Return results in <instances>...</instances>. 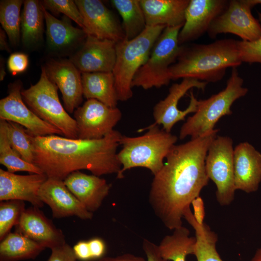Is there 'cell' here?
Instances as JSON below:
<instances>
[{
	"label": "cell",
	"instance_id": "cell-1",
	"mask_svg": "<svg viewBox=\"0 0 261 261\" xmlns=\"http://www.w3.org/2000/svg\"><path fill=\"white\" fill-rule=\"evenodd\" d=\"M214 129L184 144L174 145L151 183L148 201L158 218L168 229L183 226L185 210L208 183L205 160L217 136Z\"/></svg>",
	"mask_w": 261,
	"mask_h": 261
},
{
	"label": "cell",
	"instance_id": "cell-2",
	"mask_svg": "<svg viewBox=\"0 0 261 261\" xmlns=\"http://www.w3.org/2000/svg\"><path fill=\"white\" fill-rule=\"evenodd\" d=\"M29 135L33 164L48 178L64 180L71 173L81 170L98 176L117 175L121 169L117 149L122 135L118 130H114L103 138L94 140Z\"/></svg>",
	"mask_w": 261,
	"mask_h": 261
},
{
	"label": "cell",
	"instance_id": "cell-3",
	"mask_svg": "<svg viewBox=\"0 0 261 261\" xmlns=\"http://www.w3.org/2000/svg\"><path fill=\"white\" fill-rule=\"evenodd\" d=\"M242 63L238 40L221 39L208 44L182 45L169 72L171 80L188 78L215 83L224 77L228 68L237 67Z\"/></svg>",
	"mask_w": 261,
	"mask_h": 261
},
{
	"label": "cell",
	"instance_id": "cell-4",
	"mask_svg": "<svg viewBox=\"0 0 261 261\" xmlns=\"http://www.w3.org/2000/svg\"><path fill=\"white\" fill-rule=\"evenodd\" d=\"M145 129L147 131L142 135H122L121 137L122 148L117 153V158L121 169L117 178H123L124 173L132 168H145L155 175L163 167L164 159L175 145L177 137L157 125L152 124Z\"/></svg>",
	"mask_w": 261,
	"mask_h": 261
},
{
	"label": "cell",
	"instance_id": "cell-5",
	"mask_svg": "<svg viewBox=\"0 0 261 261\" xmlns=\"http://www.w3.org/2000/svg\"><path fill=\"white\" fill-rule=\"evenodd\" d=\"M166 28L148 26L131 40L116 43V59L113 70L118 101H126L133 96L131 83L138 70L147 60L157 39Z\"/></svg>",
	"mask_w": 261,
	"mask_h": 261
},
{
	"label": "cell",
	"instance_id": "cell-6",
	"mask_svg": "<svg viewBox=\"0 0 261 261\" xmlns=\"http://www.w3.org/2000/svg\"><path fill=\"white\" fill-rule=\"evenodd\" d=\"M243 83L236 67L232 68L224 89L207 99L198 100L196 112L188 117L180 129L179 138H196L213 130L220 118L232 114L231 107L234 102L247 93Z\"/></svg>",
	"mask_w": 261,
	"mask_h": 261
},
{
	"label": "cell",
	"instance_id": "cell-7",
	"mask_svg": "<svg viewBox=\"0 0 261 261\" xmlns=\"http://www.w3.org/2000/svg\"><path fill=\"white\" fill-rule=\"evenodd\" d=\"M58 90L42 67L39 81L29 88L22 89L21 95L24 102L34 114L60 130L64 137L78 138L76 120L61 103Z\"/></svg>",
	"mask_w": 261,
	"mask_h": 261
},
{
	"label": "cell",
	"instance_id": "cell-8",
	"mask_svg": "<svg viewBox=\"0 0 261 261\" xmlns=\"http://www.w3.org/2000/svg\"><path fill=\"white\" fill-rule=\"evenodd\" d=\"M182 26L166 27L155 43L145 63L135 74L131 87L144 89L160 88L171 80L169 68L179 55L178 34Z\"/></svg>",
	"mask_w": 261,
	"mask_h": 261
},
{
	"label": "cell",
	"instance_id": "cell-9",
	"mask_svg": "<svg viewBox=\"0 0 261 261\" xmlns=\"http://www.w3.org/2000/svg\"><path fill=\"white\" fill-rule=\"evenodd\" d=\"M233 151L232 138L217 135L211 143L205 158L207 175L215 183L217 200L222 206L230 204L234 198Z\"/></svg>",
	"mask_w": 261,
	"mask_h": 261
},
{
	"label": "cell",
	"instance_id": "cell-10",
	"mask_svg": "<svg viewBox=\"0 0 261 261\" xmlns=\"http://www.w3.org/2000/svg\"><path fill=\"white\" fill-rule=\"evenodd\" d=\"M248 0H229L226 10L211 24L208 31L214 39L221 33H231L242 41H254L261 37V24L252 14Z\"/></svg>",
	"mask_w": 261,
	"mask_h": 261
},
{
	"label": "cell",
	"instance_id": "cell-11",
	"mask_svg": "<svg viewBox=\"0 0 261 261\" xmlns=\"http://www.w3.org/2000/svg\"><path fill=\"white\" fill-rule=\"evenodd\" d=\"M22 88L20 80L9 84L8 95L0 100V119L22 126L32 136H63L60 130L43 120L28 107L22 97Z\"/></svg>",
	"mask_w": 261,
	"mask_h": 261
},
{
	"label": "cell",
	"instance_id": "cell-12",
	"mask_svg": "<svg viewBox=\"0 0 261 261\" xmlns=\"http://www.w3.org/2000/svg\"><path fill=\"white\" fill-rule=\"evenodd\" d=\"M117 107H109L95 99L87 100L74 112L80 139H100L114 130L122 117Z\"/></svg>",
	"mask_w": 261,
	"mask_h": 261
},
{
	"label": "cell",
	"instance_id": "cell-13",
	"mask_svg": "<svg viewBox=\"0 0 261 261\" xmlns=\"http://www.w3.org/2000/svg\"><path fill=\"white\" fill-rule=\"evenodd\" d=\"M207 83L193 78H183L179 83L173 84L169 88V93L163 100L154 106L153 116L154 125H162V129L171 132L177 122L184 120L189 114L195 113L197 109L198 100L193 92L190 93V102L188 107L181 110L178 108L179 100L191 88L204 91Z\"/></svg>",
	"mask_w": 261,
	"mask_h": 261
},
{
	"label": "cell",
	"instance_id": "cell-14",
	"mask_svg": "<svg viewBox=\"0 0 261 261\" xmlns=\"http://www.w3.org/2000/svg\"><path fill=\"white\" fill-rule=\"evenodd\" d=\"M87 35L117 43L125 39L121 25L112 12L100 0H75Z\"/></svg>",
	"mask_w": 261,
	"mask_h": 261
},
{
	"label": "cell",
	"instance_id": "cell-15",
	"mask_svg": "<svg viewBox=\"0 0 261 261\" xmlns=\"http://www.w3.org/2000/svg\"><path fill=\"white\" fill-rule=\"evenodd\" d=\"M229 0H189L185 22L178 34L180 45L194 41L207 32L214 20L227 8Z\"/></svg>",
	"mask_w": 261,
	"mask_h": 261
},
{
	"label": "cell",
	"instance_id": "cell-16",
	"mask_svg": "<svg viewBox=\"0 0 261 261\" xmlns=\"http://www.w3.org/2000/svg\"><path fill=\"white\" fill-rule=\"evenodd\" d=\"M44 67L49 79L60 90L65 110L74 112L83 101L81 72L70 59H51Z\"/></svg>",
	"mask_w": 261,
	"mask_h": 261
},
{
	"label": "cell",
	"instance_id": "cell-17",
	"mask_svg": "<svg viewBox=\"0 0 261 261\" xmlns=\"http://www.w3.org/2000/svg\"><path fill=\"white\" fill-rule=\"evenodd\" d=\"M116 59V43L87 35L70 60L82 72H112Z\"/></svg>",
	"mask_w": 261,
	"mask_h": 261
},
{
	"label": "cell",
	"instance_id": "cell-18",
	"mask_svg": "<svg viewBox=\"0 0 261 261\" xmlns=\"http://www.w3.org/2000/svg\"><path fill=\"white\" fill-rule=\"evenodd\" d=\"M39 196L50 207L54 218L76 216L87 220L93 217V213L88 211L69 190L63 180L48 178L41 186Z\"/></svg>",
	"mask_w": 261,
	"mask_h": 261
},
{
	"label": "cell",
	"instance_id": "cell-19",
	"mask_svg": "<svg viewBox=\"0 0 261 261\" xmlns=\"http://www.w3.org/2000/svg\"><path fill=\"white\" fill-rule=\"evenodd\" d=\"M14 227L15 232L45 248L52 249L66 243L62 231L38 207L32 206L26 209Z\"/></svg>",
	"mask_w": 261,
	"mask_h": 261
},
{
	"label": "cell",
	"instance_id": "cell-20",
	"mask_svg": "<svg viewBox=\"0 0 261 261\" xmlns=\"http://www.w3.org/2000/svg\"><path fill=\"white\" fill-rule=\"evenodd\" d=\"M48 178L44 174L19 175L0 169V201L20 200L41 208L39 190Z\"/></svg>",
	"mask_w": 261,
	"mask_h": 261
},
{
	"label": "cell",
	"instance_id": "cell-21",
	"mask_svg": "<svg viewBox=\"0 0 261 261\" xmlns=\"http://www.w3.org/2000/svg\"><path fill=\"white\" fill-rule=\"evenodd\" d=\"M233 165L235 189L256 191L261 182V153L248 142L240 143L234 149Z\"/></svg>",
	"mask_w": 261,
	"mask_h": 261
},
{
	"label": "cell",
	"instance_id": "cell-22",
	"mask_svg": "<svg viewBox=\"0 0 261 261\" xmlns=\"http://www.w3.org/2000/svg\"><path fill=\"white\" fill-rule=\"evenodd\" d=\"M63 181L69 190L92 213L100 207L111 187L105 179L79 171L71 173Z\"/></svg>",
	"mask_w": 261,
	"mask_h": 261
},
{
	"label": "cell",
	"instance_id": "cell-23",
	"mask_svg": "<svg viewBox=\"0 0 261 261\" xmlns=\"http://www.w3.org/2000/svg\"><path fill=\"white\" fill-rule=\"evenodd\" d=\"M43 11L47 43L51 51L67 53L83 45L87 36L84 29L73 26L67 20L57 18L44 6Z\"/></svg>",
	"mask_w": 261,
	"mask_h": 261
},
{
	"label": "cell",
	"instance_id": "cell-24",
	"mask_svg": "<svg viewBox=\"0 0 261 261\" xmlns=\"http://www.w3.org/2000/svg\"><path fill=\"white\" fill-rule=\"evenodd\" d=\"M189 0H140L146 26H183Z\"/></svg>",
	"mask_w": 261,
	"mask_h": 261
},
{
	"label": "cell",
	"instance_id": "cell-25",
	"mask_svg": "<svg viewBox=\"0 0 261 261\" xmlns=\"http://www.w3.org/2000/svg\"><path fill=\"white\" fill-rule=\"evenodd\" d=\"M81 77L83 97L116 107L118 100L112 72H82Z\"/></svg>",
	"mask_w": 261,
	"mask_h": 261
},
{
	"label": "cell",
	"instance_id": "cell-26",
	"mask_svg": "<svg viewBox=\"0 0 261 261\" xmlns=\"http://www.w3.org/2000/svg\"><path fill=\"white\" fill-rule=\"evenodd\" d=\"M44 20L41 1L26 0L21 14V40L25 47H32L42 41Z\"/></svg>",
	"mask_w": 261,
	"mask_h": 261
},
{
	"label": "cell",
	"instance_id": "cell-27",
	"mask_svg": "<svg viewBox=\"0 0 261 261\" xmlns=\"http://www.w3.org/2000/svg\"><path fill=\"white\" fill-rule=\"evenodd\" d=\"M197 240L190 236V232L182 226L164 236L158 246L160 256L165 261H186L188 255H194Z\"/></svg>",
	"mask_w": 261,
	"mask_h": 261
},
{
	"label": "cell",
	"instance_id": "cell-28",
	"mask_svg": "<svg viewBox=\"0 0 261 261\" xmlns=\"http://www.w3.org/2000/svg\"><path fill=\"white\" fill-rule=\"evenodd\" d=\"M45 249L42 245L14 232L0 243V261H18L35 259Z\"/></svg>",
	"mask_w": 261,
	"mask_h": 261
},
{
	"label": "cell",
	"instance_id": "cell-29",
	"mask_svg": "<svg viewBox=\"0 0 261 261\" xmlns=\"http://www.w3.org/2000/svg\"><path fill=\"white\" fill-rule=\"evenodd\" d=\"M183 218L195 231L197 243L194 256L197 261H223L217 250V234L204 222L199 224L190 207L184 212Z\"/></svg>",
	"mask_w": 261,
	"mask_h": 261
},
{
	"label": "cell",
	"instance_id": "cell-30",
	"mask_svg": "<svg viewBox=\"0 0 261 261\" xmlns=\"http://www.w3.org/2000/svg\"><path fill=\"white\" fill-rule=\"evenodd\" d=\"M111 3L122 18L125 39H134L145 29L146 24L140 0H112Z\"/></svg>",
	"mask_w": 261,
	"mask_h": 261
},
{
	"label": "cell",
	"instance_id": "cell-31",
	"mask_svg": "<svg viewBox=\"0 0 261 261\" xmlns=\"http://www.w3.org/2000/svg\"><path fill=\"white\" fill-rule=\"evenodd\" d=\"M0 163L9 172L25 171L31 174H44L33 163L23 160L12 147L8 135L7 121L0 120Z\"/></svg>",
	"mask_w": 261,
	"mask_h": 261
},
{
	"label": "cell",
	"instance_id": "cell-32",
	"mask_svg": "<svg viewBox=\"0 0 261 261\" xmlns=\"http://www.w3.org/2000/svg\"><path fill=\"white\" fill-rule=\"evenodd\" d=\"M24 1L2 0L0 2V22L11 44L18 45L20 39L21 8Z\"/></svg>",
	"mask_w": 261,
	"mask_h": 261
},
{
	"label": "cell",
	"instance_id": "cell-33",
	"mask_svg": "<svg viewBox=\"0 0 261 261\" xmlns=\"http://www.w3.org/2000/svg\"><path fill=\"white\" fill-rule=\"evenodd\" d=\"M7 129L12 147L23 160L33 164V147L26 129L11 121H7Z\"/></svg>",
	"mask_w": 261,
	"mask_h": 261
},
{
	"label": "cell",
	"instance_id": "cell-34",
	"mask_svg": "<svg viewBox=\"0 0 261 261\" xmlns=\"http://www.w3.org/2000/svg\"><path fill=\"white\" fill-rule=\"evenodd\" d=\"M26 209L24 201L8 200L0 203V240H2L11 232L13 226L19 222Z\"/></svg>",
	"mask_w": 261,
	"mask_h": 261
},
{
	"label": "cell",
	"instance_id": "cell-35",
	"mask_svg": "<svg viewBox=\"0 0 261 261\" xmlns=\"http://www.w3.org/2000/svg\"><path fill=\"white\" fill-rule=\"evenodd\" d=\"M44 8L55 14L62 13L74 21L83 29L84 22L83 16L74 0H44L41 1Z\"/></svg>",
	"mask_w": 261,
	"mask_h": 261
},
{
	"label": "cell",
	"instance_id": "cell-36",
	"mask_svg": "<svg viewBox=\"0 0 261 261\" xmlns=\"http://www.w3.org/2000/svg\"><path fill=\"white\" fill-rule=\"evenodd\" d=\"M258 15L261 24V13ZM238 49L242 62L261 64V37L252 42L238 41Z\"/></svg>",
	"mask_w": 261,
	"mask_h": 261
},
{
	"label": "cell",
	"instance_id": "cell-37",
	"mask_svg": "<svg viewBox=\"0 0 261 261\" xmlns=\"http://www.w3.org/2000/svg\"><path fill=\"white\" fill-rule=\"evenodd\" d=\"M28 56L22 52H15L10 55L7 60L9 71L13 75L25 72L29 65Z\"/></svg>",
	"mask_w": 261,
	"mask_h": 261
},
{
	"label": "cell",
	"instance_id": "cell-38",
	"mask_svg": "<svg viewBox=\"0 0 261 261\" xmlns=\"http://www.w3.org/2000/svg\"><path fill=\"white\" fill-rule=\"evenodd\" d=\"M51 249V254L47 261H76L77 259L73 247L66 243Z\"/></svg>",
	"mask_w": 261,
	"mask_h": 261
},
{
	"label": "cell",
	"instance_id": "cell-39",
	"mask_svg": "<svg viewBox=\"0 0 261 261\" xmlns=\"http://www.w3.org/2000/svg\"><path fill=\"white\" fill-rule=\"evenodd\" d=\"M92 260L98 259L103 257L106 250V246L104 241L99 237H95L88 241Z\"/></svg>",
	"mask_w": 261,
	"mask_h": 261
},
{
	"label": "cell",
	"instance_id": "cell-40",
	"mask_svg": "<svg viewBox=\"0 0 261 261\" xmlns=\"http://www.w3.org/2000/svg\"><path fill=\"white\" fill-rule=\"evenodd\" d=\"M143 249L147 257V261H166L160 255L157 245L145 239L142 244Z\"/></svg>",
	"mask_w": 261,
	"mask_h": 261
},
{
	"label": "cell",
	"instance_id": "cell-41",
	"mask_svg": "<svg viewBox=\"0 0 261 261\" xmlns=\"http://www.w3.org/2000/svg\"><path fill=\"white\" fill-rule=\"evenodd\" d=\"M73 249L77 259L83 261L92 260L88 241H81L73 247Z\"/></svg>",
	"mask_w": 261,
	"mask_h": 261
},
{
	"label": "cell",
	"instance_id": "cell-42",
	"mask_svg": "<svg viewBox=\"0 0 261 261\" xmlns=\"http://www.w3.org/2000/svg\"><path fill=\"white\" fill-rule=\"evenodd\" d=\"M191 204L193 208V216L196 221L200 224L204 223L205 217L204 206L203 199L199 196L195 199Z\"/></svg>",
	"mask_w": 261,
	"mask_h": 261
},
{
	"label": "cell",
	"instance_id": "cell-43",
	"mask_svg": "<svg viewBox=\"0 0 261 261\" xmlns=\"http://www.w3.org/2000/svg\"><path fill=\"white\" fill-rule=\"evenodd\" d=\"M98 261H145V259L140 256L126 253L115 257H102Z\"/></svg>",
	"mask_w": 261,
	"mask_h": 261
},
{
	"label": "cell",
	"instance_id": "cell-44",
	"mask_svg": "<svg viewBox=\"0 0 261 261\" xmlns=\"http://www.w3.org/2000/svg\"><path fill=\"white\" fill-rule=\"evenodd\" d=\"M7 34L5 31L0 29V49L5 50L8 52H11L10 48L9 46L7 40Z\"/></svg>",
	"mask_w": 261,
	"mask_h": 261
},
{
	"label": "cell",
	"instance_id": "cell-45",
	"mask_svg": "<svg viewBox=\"0 0 261 261\" xmlns=\"http://www.w3.org/2000/svg\"><path fill=\"white\" fill-rule=\"evenodd\" d=\"M6 74L5 72L4 61L3 59L0 58V80L2 81Z\"/></svg>",
	"mask_w": 261,
	"mask_h": 261
},
{
	"label": "cell",
	"instance_id": "cell-46",
	"mask_svg": "<svg viewBox=\"0 0 261 261\" xmlns=\"http://www.w3.org/2000/svg\"><path fill=\"white\" fill-rule=\"evenodd\" d=\"M249 261H261V247L257 250L254 256Z\"/></svg>",
	"mask_w": 261,
	"mask_h": 261
},
{
	"label": "cell",
	"instance_id": "cell-47",
	"mask_svg": "<svg viewBox=\"0 0 261 261\" xmlns=\"http://www.w3.org/2000/svg\"><path fill=\"white\" fill-rule=\"evenodd\" d=\"M248 1L252 7L257 4H261V0H248Z\"/></svg>",
	"mask_w": 261,
	"mask_h": 261
}]
</instances>
